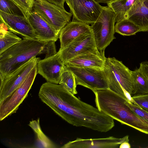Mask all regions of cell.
Segmentation results:
<instances>
[{
	"instance_id": "obj_13",
	"label": "cell",
	"mask_w": 148,
	"mask_h": 148,
	"mask_svg": "<svg viewBox=\"0 0 148 148\" xmlns=\"http://www.w3.org/2000/svg\"><path fill=\"white\" fill-rule=\"evenodd\" d=\"M37 66L38 73L47 82L59 84L65 65L57 53L53 56L40 60Z\"/></svg>"
},
{
	"instance_id": "obj_17",
	"label": "cell",
	"mask_w": 148,
	"mask_h": 148,
	"mask_svg": "<svg viewBox=\"0 0 148 148\" xmlns=\"http://www.w3.org/2000/svg\"><path fill=\"white\" fill-rule=\"evenodd\" d=\"M91 26L80 22L72 21L61 30L59 36L61 50L81 35L92 32Z\"/></svg>"
},
{
	"instance_id": "obj_16",
	"label": "cell",
	"mask_w": 148,
	"mask_h": 148,
	"mask_svg": "<svg viewBox=\"0 0 148 148\" xmlns=\"http://www.w3.org/2000/svg\"><path fill=\"white\" fill-rule=\"evenodd\" d=\"M106 58L104 51L98 49L77 56L64 64L65 65L80 68L104 69Z\"/></svg>"
},
{
	"instance_id": "obj_2",
	"label": "cell",
	"mask_w": 148,
	"mask_h": 148,
	"mask_svg": "<svg viewBox=\"0 0 148 148\" xmlns=\"http://www.w3.org/2000/svg\"><path fill=\"white\" fill-rule=\"evenodd\" d=\"M94 94L96 106L99 110L121 124L148 134V122L126 105V98L109 88L98 90Z\"/></svg>"
},
{
	"instance_id": "obj_19",
	"label": "cell",
	"mask_w": 148,
	"mask_h": 148,
	"mask_svg": "<svg viewBox=\"0 0 148 148\" xmlns=\"http://www.w3.org/2000/svg\"><path fill=\"white\" fill-rule=\"evenodd\" d=\"M133 90L132 96L148 94V79L140 69L131 71Z\"/></svg>"
},
{
	"instance_id": "obj_5",
	"label": "cell",
	"mask_w": 148,
	"mask_h": 148,
	"mask_svg": "<svg viewBox=\"0 0 148 148\" xmlns=\"http://www.w3.org/2000/svg\"><path fill=\"white\" fill-rule=\"evenodd\" d=\"M115 14L112 10L108 6H103L97 20L91 25L97 49L99 51H105L115 38Z\"/></svg>"
},
{
	"instance_id": "obj_12",
	"label": "cell",
	"mask_w": 148,
	"mask_h": 148,
	"mask_svg": "<svg viewBox=\"0 0 148 148\" xmlns=\"http://www.w3.org/2000/svg\"><path fill=\"white\" fill-rule=\"evenodd\" d=\"M0 19L8 30L20 36L23 39L38 40L26 17L9 14L0 11Z\"/></svg>"
},
{
	"instance_id": "obj_3",
	"label": "cell",
	"mask_w": 148,
	"mask_h": 148,
	"mask_svg": "<svg viewBox=\"0 0 148 148\" xmlns=\"http://www.w3.org/2000/svg\"><path fill=\"white\" fill-rule=\"evenodd\" d=\"M47 42L24 38L0 53V77L11 73L39 55Z\"/></svg>"
},
{
	"instance_id": "obj_30",
	"label": "cell",
	"mask_w": 148,
	"mask_h": 148,
	"mask_svg": "<svg viewBox=\"0 0 148 148\" xmlns=\"http://www.w3.org/2000/svg\"><path fill=\"white\" fill-rule=\"evenodd\" d=\"M49 2L64 8V4L65 0H46Z\"/></svg>"
},
{
	"instance_id": "obj_28",
	"label": "cell",
	"mask_w": 148,
	"mask_h": 148,
	"mask_svg": "<svg viewBox=\"0 0 148 148\" xmlns=\"http://www.w3.org/2000/svg\"><path fill=\"white\" fill-rule=\"evenodd\" d=\"M125 102L126 105L139 117L148 122V111L129 102L127 99Z\"/></svg>"
},
{
	"instance_id": "obj_23",
	"label": "cell",
	"mask_w": 148,
	"mask_h": 148,
	"mask_svg": "<svg viewBox=\"0 0 148 148\" xmlns=\"http://www.w3.org/2000/svg\"><path fill=\"white\" fill-rule=\"evenodd\" d=\"M29 125L36 134L38 147H57L42 132L40 126L39 118L36 120L30 121Z\"/></svg>"
},
{
	"instance_id": "obj_31",
	"label": "cell",
	"mask_w": 148,
	"mask_h": 148,
	"mask_svg": "<svg viewBox=\"0 0 148 148\" xmlns=\"http://www.w3.org/2000/svg\"><path fill=\"white\" fill-rule=\"evenodd\" d=\"M129 141H125L121 143L119 146L120 148H130L131 146L129 142Z\"/></svg>"
},
{
	"instance_id": "obj_32",
	"label": "cell",
	"mask_w": 148,
	"mask_h": 148,
	"mask_svg": "<svg viewBox=\"0 0 148 148\" xmlns=\"http://www.w3.org/2000/svg\"><path fill=\"white\" fill-rule=\"evenodd\" d=\"M142 71L148 79V64L143 68Z\"/></svg>"
},
{
	"instance_id": "obj_18",
	"label": "cell",
	"mask_w": 148,
	"mask_h": 148,
	"mask_svg": "<svg viewBox=\"0 0 148 148\" xmlns=\"http://www.w3.org/2000/svg\"><path fill=\"white\" fill-rule=\"evenodd\" d=\"M126 19L135 23L140 32H148V0H135Z\"/></svg>"
},
{
	"instance_id": "obj_29",
	"label": "cell",
	"mask_w": 148,
	"mask_h": 148,
	"mask_svg": "<svg viewBox=\"0 0 148 148\" xmlns=\"http://www.w3.org/2000/svg\"><path fill=\"white\" fill-rule=\"evenodd\" d=\"M132 97L139 107L148 111V94Z\"/></svg>"
},
{
	"instance_id": "obj_22",
	"label": "cell",
	"mask_w": 148,
	"mask_h": 148,
	"mask_svg": "<svg viewBox=\"0 0 148 148\" xmlns=\"http://www.w3.org/2000/svg\"><path fill=\"white\" fill-rule=\"evenodd\" d=\"M115 31L123 36L135 35L140 32V29L135 23L126 19L116 22L115 25Z\"/></svg>"
},
{
	"instance_id": "obj_4",
	"label": "cell",
	"mask_w": 148,
	"mask_h": 148,
	"mask_svg": "<svg viewBox=\"0 0 148 148\" xmlns=\"http://www.w3.org/2000/svg\"><path fill=\"white\" fill-rule=\"evenodd\" d=\"M104 70L109 89L126 98L123 88L132 96L133 86L131 71L121 61L114 57L106 58Z\"/></svg>"
},
{
	"instance_id": "obj_24",
	"label": "cell",
	"mask_w": 148,
	"mask_h": 148,
	"mask_svg": "<svg viewBox=\"0 0 148 148\" xmlns=\"http://www.w3.org/2000/svg\"><path fill=\"white\" fill-rule=\"evenodd\" d=\"M59 84L62 85L74 95L77 93L75 76L71 71L66 68L65 66L61 75Z\"/></svg>"
},
{
	"instance_id": "obj_7",
	"label": "cell",
	"mask_w": 148,
	"mask_h": 148,
	"mask_svg": "<svg viewBox=\"0 0 148 148\" xmlns=\"http://www.w3.org/2000/svg\"><path fill=\"white\" fill-rule=\"evenodd\" d=\"M37 65L21 84L9 96L0 102V121L15 113L27 96L38 73Z\"/></svg>"
},
{
	"instance_id": "obj_15",
	"label": "cell",
	"mask_w": 148,
	"mask_h": 148,
	"mask_svg": "<svg viewBox=\"0 0 148 148\" xmlns=\"http://www.w3.org/2000/svg\"><path fill=\"white\" fill-rule=\"evenodd\" d=\"M38 40L56 41L59 34L51 25L36 12L32 10L27 17Z\"/></svg>"
},
{
	"instance_id": "obj_20",
	"label": "cell",
	"mask_w": 148,
	"mask_h": 148,
	"mask_svg": "<svg viewBox=\"0 0 148 148\" xmlns=\"http://www.w3.org/2000/svg\"><path fill=\"white\" fill-rule=\"evenodd\" d=\"M135 0H117L107 4L114 12L115 22L126 19L127 12Z\"/></svg>"
},
{
	"instance_id": "obj_11",
	"label": "cell",
	"mask_w": 148,
	"mask_h": 148,
	"mask_svg": "<svg viewBox=\"0 0 148 148\" xmlns=\"http://www.w3.org/2000/svg\"><path fill=\"white\" fill-rule=\"evenodd\" d=\"M97 49L92 32L81 35L57 53L64 64L77 56Z\"/></svg>"
},
{
	"instance_id": "obj_27",
	"label": "cell",
	"mask_w": 148,
	"mask_h": 148,
	"mask_svg": "<svg viewBox=\"0 0 148 148\" xmlns=\"http://www.w3.org/2000/svg\"><path fill=\"white\" fill-rule=\"evenodd\" d=\"M55 42V41L53 40L47 42L39 55L45 54V58H48L56 55L57 52Z\"/></svg>"
},
{
	"instance_id": "obj_14",
	"label": "cell",
	"mask_w": 148,
	"mask_h": 148,
	"mask_svg": "<svg viewBox=\"0 0 148 148\" xmlns=\"http://www.w3.org/2000/svg\"><path fill=\"white\" fill-rule=\"evenodd\" d=\"M129 136L126 135L119 138L113 136L96 139H83L77 138L70 141L61 147L62 148H115L122 143L129 141Z\"/></svg>"
},
{
	"instance_id": "obj_9",
	"label": "cell",
	"mask_w": 148,
	"mask_h": 148,
	"mask_svg": "<svg viewBox=\"0 0 148 148\" xmlns=\"http://www.w3.org/2000/svg\"><path fill=\"white\" fill-rule=\"evenodd\" d=\"M40 60L39 58H33L10 74L0 77V102L9 96L21 84Z\"/></svg>"
},
{
	"instance_id": "obj_10",
	"label": "cell",
	"mask_w": 148,
	"mask_h": 148,
	"mask_svg": "<svg viewBox=\"0 0 148 148\" xmlns=\"http://www.w3.org/2000/svg\"><path fill=\"white\" fill-rule=\"evenodd\" d=\"M65 2L72 14V21L89 25L96 22L103 7L94 0H65Z\"/></svg>"
},
{
	"instance_id": "obj_33",
	"label": "cell",
	"mask_w": 148,
	"mask_h": 148,
	"mask_svg": "<svg viewBox=\"0 0 148 148\" xmlns=\"http://www.w3.org/2000/svg\"><path fill=\"white\" fill-rule=\"evenodd\" d=\"M99 3H110L114 1L117 0H94Z\"/></svg>"
},
{
	"instance_id": "obj_1",
	"label": "cell",
	"mask_w": 148,
	"mask_h": 148,
	"mask_svg": "<svg viewBox=\"0 0 148 148\" xmlns=\"http://www.w3.org/2000/svg\"><path fill=\"white\" fill-rule=\"evenodd\" d=\"M38 96L57 115L73 126L104 132L114 126L113 118L82 101L61 84L47 82L43 83Z\"/></svg>"
},
{
	"instance_id": "obj_26",
	"label": "cell",
	"mask_w": 148,
	"mask_h": 148,
	"mask_svg": "<svg viewBox=\"0 0 148 148\" xmlns=\"http://www.w3.org/2000/svg\"><path fill=\"white\" fill-rule=\"evenodd\" d=\"M22 11L25 17L27 18L32 10L34 4V0H11Z\"/></svg>"
},
{
	"instance_id": "obj_25",
	"label": "cell",
	"mask_w": 148,
	"mask_h": 148,
	"mask_svg": "<svg viewBox=\"0 0 148 148\" xmlns=\"http://www.w3.org/2000/svg\"><path fill=\"white\" fill-rule=\"evenodd\" d=\"M0 11L9 14L25 16L21 10L11 0H0Z\"/></svg>"
},
{
	"instance_id": "obj_21",
	"label": "cell",
	"mask_w": 148,
	"mask_h": 148,
	"mask_svg": "<svg viewBox=\"0 0 148 148\" xmlns=\"http://www.w3.org/2000/svg\"><path fill=\"white\" fill-rule=\"evenodd\" d=\"M1 23L0 34V53L20 41L22 39L16 34L4 28Z\"/></svg>"
},
{
	"instance_id": "obj_6",
	"label": "cell",
	"mask_w": 148,
	"mask_h": 148,
	"mask_svg": "<svg viewBox=\"0 0 148 148\" xmlns=\"http://www.w3.org/2000/svg\"><path fill=\"white\" fill-rule=\"evenodd\" d=\"M32 10L42 17L60 34L62 28L71 21L72 16L64 8L46 0H34Z\"/></svg>"
},
{
	"instance_id": "obj_8",
	"label": "cell",
	"mask_w": 148,
	"mask_h": 148,
	"mask_svg": "<svg viewBox=\"0 0 148 148\" xmlns=\"http://www.w3.org/2000/svg\"><path fill=\"white\" fill-rule=\"evenodd\" d=\"M65 66L74 74L77 85L88 88L94 93L98 90L109 89L107 77L104 69Z\"/></svg>"
}]
</instances>
